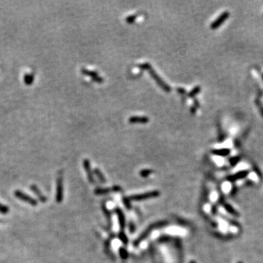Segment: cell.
Returning <instances> with one entry per match:
<instances>
[{
	"instance_id": "4",
	"label": "cell",
	"mask_w": 263,
	"mask_h": 263,
	"mask_svg": "<svg viewBox=\"0 0 263 263\" xmlns=\"http://www.w3.org/2000/svg\"><path fill=\"white\" fill-rule=\"evenodd\" d=\"M229 15H230V13H228V12H224V13H222V15H220L217 19L215 20V21H214L213 23H212L211 26H210L211 29H217L218 27H219V26H221L222 24H223L226 19H228Z\"/></svg>"
},
{
	"instance_id": "3",
	"label": "cell",
	"mask_w": 263,
	"mask_h": 263,
	"mask_svg": "<svg viewBox=\"0 0 263 263\" xmlns=\"http://www.w3.org/2000/svg\"><path fill=\"white\" fill-rule=\"evenodd\" d=\"M15 197L19 198L21 200H23V201L26 202V203L31 204L32 205H37V201H36L35 200H34L33 198L29 197V195H26L25 193H23V192L21 191H15Z\"/></svg>"
},
{
	"instance_id": "13",
	"label": "cell",
	"mask_w": 263,
	"mask_h": 263,
	"mask_svg": "<svg viewBox=\"0 0 263 263\" xmlns=\"http://www.w3.org/2000/svg\"><path fill=\"white\" fill-rule=\"evenodd\" d=\"M191 263H195V262H191Z\"/></svg>"
},
{
	"instance_id": "10",
	"label": "cell",
	"mask_w": 263,
	"mask_h": 263,
	"mask_svg": "<svg viewBox=\"0 0 263 263\" xmlns=\"http://www.w3.org/2000/svg\"><path fill=\"white\" fill-rule=\"evenodd\" d=\"M9 211V208L7 206H5L0 203V213H7Z\"/></svg>"
},
{
	"instance_id": "12",
	"label": "cell",
	"mask_w": 263,
	"mask_h": 263,
	"mask_svg": "<svg viewBox=\"0 0 263 263\" xmlns=\"http://www.w3.org/2000/svg\"><path fill=\"white\" fill-rule=\"evenodd\" d=\"M200 87H195V88H194V89L189 93V96H191V97L195 96L196 94H197V93L200 92Z\"/></svg>"
},
{
	"instance_id": "2",
	"label": "cell",
	"mask_w": 263,
	"mask_h": 263,
	"mask_svg": "<svg viewBox=\"0 0 263 263\" xmlns=\"http://www.w3.org/2000/svg\"><path fill=\"white\" fill-rule=\"evenodd\" d=\"M81 72L83 74L89 76L92 80H94V81L100 83V84L103 82V78L100 75H99V74L97 72L92 71V70H88V69H86V68H82Z\"/></svg>"
},
{
	"instance_id": "9",
	"label": "cell",
	"mask_w": 263,
	"mask_h": 263,
	"mask_svg": "<svg viewBox=\"0 0 263 263\" xmlns=\"http://www.w3.org/2000/svg\"><path fill=\"white\" fill-rule=\"evenodd\" d=\"M137 15V14H135V15H131L129 16H127L126 21L127 22H128V23H132V22H134L135 21V19H136Z\"/></svg>"
},
{
	"instance_id": "1",
	"label": "cell",
	"mask_w": 263,
	"mask_h": 263,
	"mask_svg": "<svg viewBox=\"0 0 263 263\" xmlns=\"http://www.w3.org/2000/svg\"><path fill=\"white\" fill-rule=\"evenodd\" d=\"M139 67L142 69H144V70H148V72H149V74L151 75V76L154 79V80L157 82V84L159 85V86H160L163 90H165V92H170V91L171 90L170 86L168 84H166L162 79L160 78V76H159L157 72H156V71L153 70V68L151 66L150 64L148 63V62H145V63L141 64L140 65H139Z\"/></svg>"
},
{
	"instance_id": "5",
	"label": "cell",
	"mask_w": 263,
	"mask_h": 263,
	"mask_svg": "<svg viewBox=\"0 0 263 263\" xmlns=\"http://www.w3.org/2000/svg\"><path fill=\"white\" fill-rule=\"evenodd\" d=\"M149 121V119L147 116H132L129 119V121L132 124L135 123H140V124H145Z\"/></svg>"
},
{
	"instance_id": "8",
	"label": "cell",
	"mask_w": 263,
	"mask_h": 263,
	"mask_svg": "<svg viewBox=\"0 0 263 263\" xmlns=\"http://www.w3.org/2000/svg\"><path fill=\"white\" fill-rule=\"evenodd\" d=\"M224 208H226V210H227V211H229L230 213H232V214H235V215H238V213H236V211L233 208H232L231 206H230V205H228V204H226V203H224Z\"/></svg>"
},
{
	"instance_id": "14",
	"label": "cell",
	"mask_w": 263,
	"mask_h": 263,
	"mask_svg": "<svg viewBox=\"0 0 263 263\" xmlns=\"http://www.w3.org/2000/svg\"><path fill=\"white\" fill-rule=\"evenodd\" d=\"M239 263H241V262H239Z\"/></svg>"
},
{
	"instance_id": "11",
	"label": "cell",
	"mask_w": 263,
	"mask_h": 263,
	"mask_svg": "<svg viewBox=\"0 0 263 263\" xmlns=\"http://www.w3.org/2000/svg\"><path fill=\"white\" fill-rule=\"evenodd\" d=\"M214 153L216 154H220V155H226L227 153H229V150H226V149H224V150H219V151H215Z\"/></svg>"
},
{
	"instance_id": "7",
	"label": "cell",
	"mask_w": 263,
	"mask_h": 263,
	"mask_svg": "<svg viewBox=\"0 0 263 263\" xmlns=\"http://www.w3.org/2000/svg\"><path fill=\"white\" fill-rule=\"evenodd\" d=\"M31 189H32V191H33L34 192V193H35L36 195H37V197H39V199L40 200H41V201H42V202H45V200H46L45 197H44L43 195H42V194L40 193V191H39V189H37V187H36V186H32Z\"/></svg>"
},
{
	"instance_id": "6",
	"label": "cell",
	"mask_w": 263,
	"mask_h": 263,
	"mask_svg": "<svg viewBox=\"0 0 263 263\" xmlns=\"http://www.w3.org/2000/svg\"><path fill=\"white\" fill-rule=\"evenodd\" d=\"M248 174L247 171H241L239 172V173L235 174L233 175H231V176H230L228 178V179L230 180V181H236V180H238L240 179H243V178H244L245 176H246V175Z\"/></svg>"
}]
</instances>
